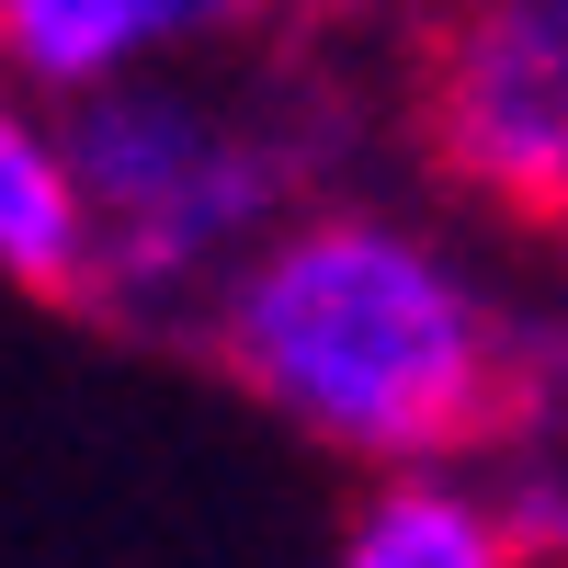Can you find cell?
Segmentation results:
<instances>
[{
    "label": "cell",
    "mask_w": 568,
    "mask_h": 568,
    "mask_svg": "<svg viewBox=\"0 0 568 568\" xmlns=\"http://www.w3.org/2000/svg\"><path fill=\"white\" fill-rule=\"evenodd\" d=\"M216 353L273 420L364 466H444L500 444L511 409H546L535 375L511 387V329L478 307V284L387 216L284 227L227 284Z\"/></svg>",
    "instance_id": "6da1fadb"
},
{
    "label": "cell",
    "mask_w": 568,
    "mask_h": 568,
    "mask_svg": "<svg viewBox=\"0 0 568 568\" xmlns=\"http://www.w3.org/2000/svg\"><path fill=\"white\" fill-rule=\"evenodd\" d=\"M568 0H444L409 58V125L455 194L557 240L568 216Z\"/></svg>",
    "instance_id": "7a4b0ae2"
},
{
    "label": "cell",
    "mask_w": 568,
    "mask_h": 568,
    "mask_svg": "<svg viewBox=\"0 0 568 568\" xmlns=\"http://www.w3.org/2000/svg\"><path fill=\"white\" fill-rule=\"evenodd\" d=\"M69 194H80L91 284H182L273 205V160L216 136L194 103L103 91L69 125Z\"/></svg>",
    "instance_id": "3957f363"
},
{
    "label": "cell",
    "mask_w": 568,
    "mask_h": 568,
    "mask_svg": "<svg viewBox=\"0 0 568 568\" xmlns=\"http://www.w3.org/2000/svg\"><path fill=\"white\" fill-rule=\"evenodd\" d=\"M262 0H0V58L45 91H91L103 69H125L136 45L171 34H227Z\"/></svg>",
    "instance_id": "277c9868"
},
{
    "label": "cell",
    "mask_w": 568,
    "mask_h": 568,
    "mask_svg": "<svg viewBox=\"0 0 568 568\" xmlns=\"http://www.w3.org/2000/svg\"><path fill=\"white\" fill-rule=\"evenodd\" d=\"M0 273L45 307H91V240H80V194H69V160L23 136L0 114Z\"/></svg>",
    "instance_id": "5b68a950"
},
{
    "label": "cell",
    "mask_w": 568,
    "mask_h": 568,
    "mask_svg": "<svg viewBox=\"0 0 568 568\" xmlns=\"http://www.w3.org/2000/svg\"><path fill=\"white\" fill-rule=\"evenodd\" d=\"M342 568H524V557H511V535L489 524L478 500H455L433 478H398V489H375L353 511Z\"/></svg>",
    "instance_id": "8992f818"
}]
</instances>
